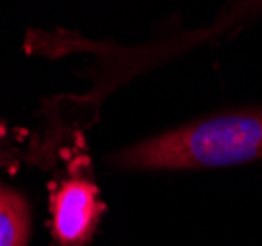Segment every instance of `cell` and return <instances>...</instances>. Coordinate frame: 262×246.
I'll list each match as a JSON object with an SVG mask.
<instances>
[{
  "label": "cell",
  "instance_id": "6da1fadb",
  "mask_svg": "<svg viewBox=\"0 0 262 246\" xmlns=\"http://www.w3.org/2000/svg\"><path fill=\"white\" fill-rule=\"evenodd\" d=\"M262 158V110L229 113L134 144L113 158L122 169H185Z\"/></svg>",
  "mask_w": 262,
  "mask_h": 246
},
{
  "label": "cell",
  "instance_id": "7a4b0ae2",
  "mask_svg": "<svg viewBox=\"0 0 262 246\" xmlns=\"http://www.w3.org/2000/svg\"><path fill=\"white\" fill-rule=\"evenodd\" d=\"M103 205L97 185L81 166L71 168L52 195L53 234L61 246H83L91 238Z\"/></svg>",
  "mask_w": 262,
  "mask_h": 246
},
{
  "label": "cell",
  "instance_id": "3957f363",
  "mask_svg": "<svg viewBox=\"0 0 262 246\" xmlns=\"http://www.w3.org/2000/svg\"><path fill=\"white\" fill-rule=\"evenodd\" d=\"M30 211L24 197L0 187V246H28Z\"/></svg>",
  "mask_w": 262,
  "mask_h": 246
},
{
  "label": "cell",
  "instance_id": "277c9868",
  "mask_svg": "<svg viewBox=\"0 0 262 246\" xmlns=\"http://www.w3.org/2000/svg\"><path fill=\"white\" fill-rule=\"evenodd\" d=\"M0 136H2V128H0Z\"/></svg>",
  "mask_w": 262,
  "mask_h": 246
}]
</instances>
